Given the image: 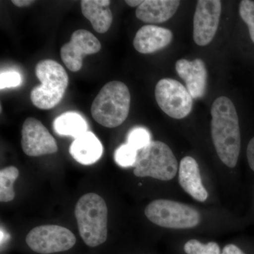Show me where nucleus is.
Returning <instances> with one entry per match:
<instances>
[{
    "instance_id": "nucleus-1",
    "label": "nucleus",
    "mask_w": 254,
    "mask_h": 254,
    "mask_svg": "<svg viewBox=\"0 0 254 254\" xmlns=\"http://www.w3.org/2000/svg\"><path fill=\"white\" fill-rule=\"evenodd\" d=\"M210 113L211 136L217 154L228 168H235L240 153L241 133L235 105L227 97H219Z\"/></svg>"
},
{
    "instance_id": "nucleus-2",
    "label": "nucleus",
    "mask_w": 254,
    "mask_h": 254,
    "mask_svg": "<svg viewBox=\"0 0 254 254\" xmlns=\"http://www.w3.org/2000/svg\"><path fill=\"white\" fill-rule=\"evenodd\" d=\"M78 231L87 246L96 247L108 238V209L100 195L88 193L82 195L75 206Z\"/></svg>"
},
{
    "instance_id": "nucleus-3",
    "label": "nucleus",
    "mask_w": 254,
    "mask_h": 254,
    "mask_svg": "<svg viewBox=\"0 0 254 254\" xmlns=\"http://www.w3.org/2000/svg\"><path fill=\"white\" fill-rule=\"evenodd\" d=\"M130 105L131 94L127 85L118 81L108 82L92 103V117L102 126L115 128L127 120Z\"/></svg>"
},
{
    "instance_id": "nucleus-4",
    "label": "nucleus",
    "mask_w": 254,
    "mask_h": 254,
    "mask_svg": "<svg viewBox=\"0 0 254 254\" xmlns=\"http://www.w3.org/2000/svg\"><path fill=\"white\" fill-rule=\"evenodd\" d=\"M35 71L41 85L32 90L31 102L39 109H52L59 104L65 94L68 84L67 73L53 60H41L37 64Z\"/></svg>"
},
{
    "instance_id": "nucleus-5",
    "label": "nucleus",
    "mask_w": 254,
    "mask_h": 254,
    "mask_svg": "<svg viewBox=\"0 0 254 254\" xmlns=\"http://www.w3.org/2000/svg\"><path fill=\"white\" fill-rule=\"evenodd\" d=\"M133 168L135 176L169 181L176 176L179 166L176 157L166 143L152 141L138 150Z\"/></svg>"
},
{
    "instance_id": "nucleus-6",
    "label": "nucleus",
    "mask_w": 254,
    "mask_h": 254,
    "mask_svg": "<svg viewBox=\"0 0 254 254\" xmlns=\"http://www.w3.org/2000/svg\"><path fill=\"white\" fill-rule=\"evenodd\" d=\"M144 213L150 222L165 228H193L200 221L198 210L175 200H153L147 205Z\"/></svg>"
},
{
    "instance_id": "nucleus-7",
    "label": "nucleus",
    "mask_w": 254,
    "mask_h": 254,
    "mask_svg": "<svg viewBox=\"0 0 254 254\" xmlns=\"http://www.w3.org/2000/svg\"><path fill=\"white\" fill-rule=\"evenodd\" d=\"M155 96L160 109L170 118L181 120L191 112L193 98L186 86L177 80H160L155 86Z\"/></svg>"
},
{
    "instance_id": "nucleus-8",
    "label": "nucleus",
    "mask_w": 254,
    "mask_h": 254,
    "mask_svg": "<svg viewBox=\"0 0 254 254\" xmlns=\"http://www.w3.org/2000/svg\"><path fill=\"white\" fill-rule=\"evenodd\" d=\"M26 242L33 252L50 254L66 252L72 248L76 239L72 232L57 225H43L32 229Z\"/></svg>"
},
{
    "instance_id": "nucleus-9",
    "label": "nucleus",
    "mask_w": 254,
    "mask_h": 254,
    "mask_svg": "<svg viewBox=\"0 0 254 254\" xmlns=\"http://www.w3.org/2000/svg\"><path fill=\"white\" fill-rule=\"evenodd\" d=\"M222 12L220 0H198L193 16V41L198 46L210 44L218 31Z\"/></svg>"
},
{
    "instance_id": "nucleus-10",
    "label": "nucleus",
    "mask_w": 254,
    "mask_h": 254,
    "mask_svg": "<svg viewBox=\"0 0 254 254\" xmlns=\"http://www.w3.org/2000/svg\"><path fill=\"white\" fill-rule=\"evenodd\" d=\"M21 142L23 152L28 156L54 154L58 150L54 137L36 118H28L25 120L21 130Z\"/></svg>"
},
{
    "instance_id": "nucleus-11",
    "label": "nucleus",
    "mask_w": 254,
    "mask_h": 254,
    "mask_svg": "<svg viewBox=\"0 0 254 254\" xmlns=\"http://www.w3.org/2000/svg\"><path fill=\"white\" fill-rule=\"evenodd\" d=\"M100 50L101 43L93 33L79 29L73 32L70 41L62 47L60 56L68 69L76 72L82 68L85 56L95 54Z\"/></svg>"
},
{
    "instance_id": "nucleus-12",
    "label": "nucleus",
    "mask_w": 254,
    "mask_h": 254,
    "mask_svg": "<svg viewBox=\"0 0 254 254\" xmlns=\"http://www.w3.org/2000/svg\"><path fill=\"white\" fill-rule=\"evenodd\" d=\"M175 69L179 76L185 81L187 89L193 99L204 96L206 93L208 72L203 60H178L175 64Z\"/></svg>"
},
{
    "instance_id": "nucleus-13",
    "label": "nucleus",
    "mask_w": 254,
    "mask_h": 254,
    "mask_svg": "<svg viewBox=\"0 0 254 254\" xmlns=\"http://www.w3.org/2000/svg\"><path fill=\"white\" fill-rule=\"evenodd\" d=\"M173 38V33L168 28L146 25L137 31L133 45L138 53L151 54L169 46Z\"/></svg>"
},
{
    "instance_id": "nucleus-14",
    "label": "nucleus",
    "mask_w": 254,
    "mask_h": 254,
    "mask_svg": "<svg viewBox=\"0 0 254 254\" xmlns=\"http://www.w3.org/2000/svg\"><path fill=\"white\" fill-rule=\"evenodd\" d=\"M179 182L182 188L195 200L204 202L208 198V193L202 182L199 166L192 157L182 159L179 168Z\"/></svg>"
},
{
    "instance_id": "nucleus-15",
    "label": "nucleus",
    "mask_w": 254,
    "mask_h": 254,
    "mask_svg": "<svg viewBox=\"0 0 254 254\" xmlns=\"http://www.w3.org/2000/svg\"><path fill=\"white\" fill-rule=\"evenodd\" d=\"M180 5L178 0H145L137 7L136 16L144 23H162L173 17Z\"/></svg>"
},
{
    "instance_id": "nucleus-16",
    "label": "nucleus",
    "mask_w": 254,
    "mask_h": 254,
    "mask_svg": "<svg viewBox=\"0 0 254 254\" xmlns=\"http://www.w3.org/2000/svg\"><path fill=\"white\" fill-rule=\"evenodd\" d=\"M69 153L78 163L85 165H92L101 158L103 147L94 133L87 131L71 143Z\"/></svg>"
},
{
    "instance_id": "nucleus-17",
    "label": "nucleus",
    "mask_w": 254,
    "mask_h": 254,
    "mask_svg": "<svg viewBox=\"0 0 254 254\" xmlns=\"http://www.w3.org/2000/svg\"><path fill=\"white\" fill-rule=\"evenodd\" d=\"M109 0H83L81 2L83 16L89 20L93 29L99 33H106L113 23V16Z\"/></svg>"
},
{
    "instance_id": "nucleus-18",
    "label": "nucleus",
    "mask_w": 254,
    "mask_h": 254,
    "mask_svg": "<svg viewBox=\"0 0 254 254\" xmlns=\"http://www.w3.org/2000/svg\"><path fill=\"white\" fill-rule=\"evenodd\" d=\"M88 124L80 114L66 112L54 120L53 128L58 134L76 138L88 131Z\"/></svg>"
},
{
    "instance_id": "nucleus-19",
    "label": "nucleus",
    "mask_w": 254,
    "mask_h": 254,
    "mask_svg": "<svg viewBox=\"0 0 254 254\" xmlns=\"http://www.w3.org/2000/svg\"><path fill=\"white\" fill-rule=\"evenodd\" d=\"M19 176V171L16 167L9 166L0 171V201L9 202L14 200V182Z\"/></svg>"
},
{
    "instance_id": "nucleus-20",
    "label": "nucleus",
    "mask_w": 254,
    "mask_h": 254,
    "mask_svg": "<svg viewBox=\"0 0 254 254\" xmlns=\"http://www.w3.org/2000/svg\"><path fill=\"white\" fill-rule=\"evenodd\" d=\"M137 155L138 150L127 143L120 145L115 151V162L123 168L133 167L136 163Z\"/></svg>"
},
{
    "instance_id": "nucleus-21",
    "label": "nucleus",
    "mask_w": 254,
    "mask_h": 254,
    "mask_svg": "<svg viewBox=\"0 0 254 254\" xmlns=\"http://www.w3.org/2000/svg\"><path fill=\"white\" fill-rule=\"evenodd\" d=\"M187 254H220V247L216 242L203 244L196 240L188 241L184 247Z\"/></svg>"
},
{
    "instance_id": "nucleus-22",
    "label": "nucleus",
    "mask_w": 254,
    "mask_h": 254,
    "mask_svg": "<svg viewBox=\"0 0 254 254\" xmlns=\"http://www.w3.org/2000/svg\"><path fill=\"white\" fill-rule=\"evenodd\" d=\"M151 141L150 132L143 127L132 128L127 136V143L137 150L145 148Z\"/></svg>"
},
{
    "instance_id": "nucleus-23",
    "label": "nucleus",
    "mask_w": 254,
    "mask_h": 254,
    "mask_svg": "<svg viewBox=\"0 0 254 254\" xmlns=\"http://www.w3.org/2000/svg\"><path fill=\"white\" fill-rule=\"evenodd\" d=\"M239 9L241 18L248 26L251 39L254 43V1L242 0Z\"/></svg>"
},
{
    "instance_id": "nucleus-24",
    "label": "nucleus",
    "mask_w": 254,
    "mask_h": 254,
    "mask_svg": "<svg viewBox=\"0 0 254 254\" xmlns=\"http://www.w3.org/2000/svg\"><path fill=\"white\" fill-rule=\"evenodd\" d=\"M21 75L14 71L1 72L0 74V89L14 88L21 84Z\"/></svg>"
},
{
    "instance_id": "nucleus-25",
    "label": "nucleus",
    "mask_w": 254,
    "mask_h": 254,
    "mask_svg": "<svg viewBox=\"0 0 254 254\" xmlns=\"http://www.w3.org/2000/svg\"><path fill=\"white\" fill-rule=\"evenodd\" d=\"M247 160L251 169L254 171V137L251 139L247 146Z\"/></svg>"
},
{
    "instance_id": "nucleus-26",
    "label": "nucleus",
    "mask_w": 254,
    "mask_h": 254,
    "mask_svg": "<svg viewBox=\"0 0 254 254\" xmlns=\"http://www.w3.org/2000/svg\"><path fill=\"white\" fill-rule=\"evenodd\" d=\"M220 254H246L243 251L241 250L236 245H227L224 247L222 252Z\"/></svg>"
},
{
    "instance_id": "nucleus-27",
    "label": "nucleus",
    "mask_w": 254,
    "mask_h": 254,
    "mask_svg": "<svg viewBox=\"0 0 254 254\" xmlns=\"http://www.w3.org/2000/svg\"><path fill=\"white\" fill-rule=\"evenodd\" d=\"M11 2L18 7H25V6H28L33 4L35 1H33V0H12Z\"/></svg>"
},
{
    "instance_id": "nucleus-28",
    "label": "nucleus",
    "mask_w": 254,
    "mask_h": 254,
    "mask_svg": "<svg viewBox=\"0 0 254 254\" xmlns=\"http://www.w3.org/2000/svg\"><path fill=\"white\" fill-rule=\"evenodd\" d=\"M125 2L128 6H131V7H136V6L138 7L143 2V1H140V0H127V1H125Z\"/></svg>"
}]
</instances>
